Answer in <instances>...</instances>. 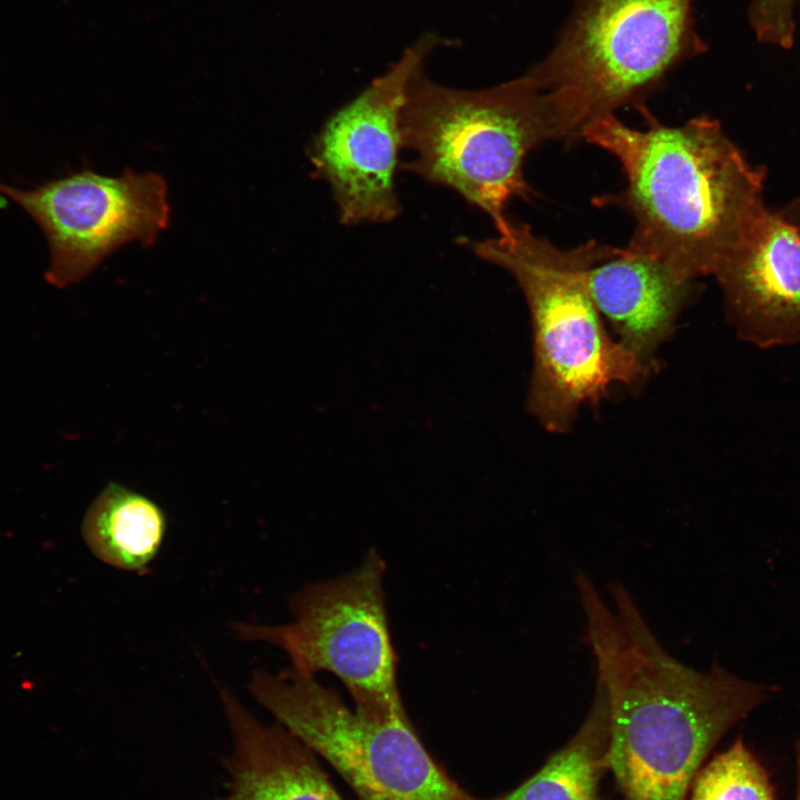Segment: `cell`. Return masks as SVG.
Instances as JSON below:
<instances>
[{
  "label": "cell",
  "instance_id": "cell-14",
  "mask_svg": "<svg viewBox=\"0 0 800 800\" xmlns=\"http://www.w3.org/2000/svg\"><path fill=\"white\" fill-rule=\"evenodd\" d=\"M609 733L607 698L596 683L591 708L573 737L519 787L488 800H602Z\"/></svg>",
  "mask_w": 800,
  "mask_h": 800
},
{
  "label": "cell",
  "instance_id": "cell-6",
  "mask_svg": "<svg viewBox=\"0 0 800 800\" xmlns=\"http://www.w3.org/2000/svg\"><path fill=\"white\" fill-rule=\"evenodd\" d=\"M249 691L294 738L329 762L359 800H482L432 759L407 714L350 708L316 677L257 669Z\"/></svg>",
  "mask_w": 800,
  "mask_h": 800
},
{
  "label": "cell",
  "instance_id": "cell-16",
  "mask_svg": "<svg viewBox=\"0 0 800 800\" xmlns=\"http://www.w3.org/2000/svg\"><path fill=\"white\" fill-rule=\"evenodd\" d=\"M781 212L787 220L800 227V198L784 207Z\"/></svg>",
  "mask_w": 800,
  "mask_h": 800
},
{
  "label": "cell",
  "instance_id": "cell-11",
  "mask_svg": "<svg viewBox=\"0 0 800 800\" xmlns=\"http://www.w3.org/2000/svg\"><path fill=\"white\" fill-rule=\"evenodd\" d=\"M666 262L626 247L587 272V288L618 341L642 361L651 358L673 330L692 290Z\"/></svg>",
  "mask_w": 800,
  "mask_h": 800
},
{
  "label": "cell",
  "instance_id": "cell-13",
  "mask_svg": "<svg viewBox=\"0 0 800 800\" xmlns=\"http://www.w3.org/2000/svg\"><path fill=\"white\" fill-rule=\"evenodd\" d=\"M167 524L156 501L110 482L89 506L81 532L89 550L106 564L143 573L162 548Z\"/></svg>",
  "mask_w": 800,
  "mask_h": 800
},
{
  "label": "cell",
  "instance_id": "cell-15",
  "mask_svg": "<svg viewBox=\"0 0 800 800\" xmlns=\"http://www.w3.org/2000/svg\"><path fill=\"white\" fill-rule=\"evenodd\" d=\"M690 800H774V791L766 770L739 738L700 769Z\"/></svg>",
  "mask_w": 800,
  "mask_h": 800
},
{
  "label": "cell",
  "instance_id": "cell-2",
  "mask_svg": "<svg viewBox=\"0 0 800 800\" xmlns=\"http://www.w3.org/2000/svg\"><path fill=\"white\" fill-rule=\"evenodd\" d=\"M590 649L609 709L608 770L623 800H686L717 742L776 689L718 664L686 666L638 613L604 626Z\"/></svg>",
  "mask_w": 800,
  "mask_h": 800
},
{
  "label": "cell",
  "instance_id": "cell-4",
  "mask_svg": "<svg viewBox=\"0 0 800 800\" xmlns=\"http://www.w3.org/2000/svg\"><path fill=\"white\" fill-rule=\"evenodd\" d=\"M472 249L509 271L526 297L533 333L528 407L544 429L568 431L579 409L597 404L613 383L631 386L651 372L652 364L608 333L587 288L590 267L619 248L589 241L560 249L510 219Z\"/></svg>",
  "mask_w": 800,
  "mask_h": 800
},
{
  "label": "cell",
  "instance_id": "cell-12",
  "mask_svg": "<svg viewBox=\"0 0 800 800\" xmlns=\"http://www.w3.org/2000/svg\"><path fill=\"white\" fill-rule=\"evenodd\" d=\"M221 700L232 749L219 800H343L316 754L282 726L263 724L229 690Z\"/></svg>",
  "mask_w": 800,
  "mask_h": 800
},
{
  "label": "cell",
  "instance_id": "cell-9",
  "mask_svg": "<svg viewBox=\"0 0 800 800\" xmlns=\"http://www.w3.org/2000/svg\"><path fill=\"white\" fill-rule=\"evenodd\" d=\"M0 194L40 227L49 248L46 280L58 288L81 281L121 246H151L170 220L168 186L156 172L126 169L108 177L83 169L32 189L0 182Z\"/></svg>",
  "mask_w": 800,
  "mask_h": 800
},
{
  "label": "cell",
  "instance_id": "cell-3",
  "mask_svg": "<svg viewBox=\"0 0 800 800\" xmlns=\"http://www.w3.org/2000/svg\"><path fill=\"white\" fill-rule=\"evenodd\" d=\"M590 114L571 89L547 90L527 74L501 84L460 90L421 70L408 87L401 111L402 147L413 153L402 169L454 190L487 213L498 233L513 198L531 193L527 154L550 140L581 138Z\"/></svg>",
  "mask_w": 800,
  "mask_h": 800
},
{
  "label": "cell",
  "instance_id": "cell-8",
  "mask_svg": "<svg viewBox=\"0 0 800 800\" xmlns=\"http://www.w3.org/2000/svg\"><path fill=\"white\" fill-rule=\"evenodd\" d=\"M454 46L434 32L420 36L313 136L310 162L329 184L341 223L390 222L400 213L394 179L408 87L433 51Z\"/></svg>",
  "mask_w": 800,
  "mask_h": 800
},
{
  "label": "cell",
  "instance_id": "cell-7",
  "mask_svg": "<svg viewBox=\"0 0 800 800\" xmlns=\"http://www.w3.org/2000/svg\"><path fill=\"white\" fill-rule=\"evenodd\" d=\"M386 563L374 549L358 567L303 587L290 600L293 620L261 626L238 622L242 640L282 649L298 671L328 672L354 707L379 718L406 713L397 680V654L388 624Z\"/></svg>",
  "mask_w": 800,
  "mask_h": 800
},
{
  "label": "cell",
  "instance_id": "cell-10",
  "mask_svg": "<svg viewBox=\"0 0 800 800\" xmlns=\"http://www.w3.org/2000/svg\"><path fill=\"white\" fill-rule=\"evenodd\" d=\"M737 337L761 349L800 341V228L769 210L713 274Z\"/></svg>",
  "mask_w": 800,
  "mask_h": 800
},
{
  "label": "cell",
  "instance_id": "cell-1",
  "mask_svg": "<svg viewBox=\"0 0 800 800\" xmlns=\"http://www.w3.org/2000/svg\"><path fill=\"white\" fill-rule=\"evenodd\" d=\"M643 116L640 130L614 114L583 127L581 138L616 157L627 180L622 192L596 202L632 214L631 249L690 281L714 274L767 211L766 170L750 166L713 119L670 127Z\"/></svg>",
  "mask_w": 800,
  "mask_h": 800
},
{
  "label": "cell",
  "instance_id": "cell-5",
  "mask_svg": "<svg viewBox=\"0 0 800 800\" xmlns=\"http://www.w3.org/2000/svg\"><path fill=\"white\" fill-rule=\"evenodd\" d=\"M704 49L693 0H573L553 48L526 74L542 89L577 91L592 120L643 107L671 71Z\"/></svg>",
  "mask_w": 800,
  "mask_h": 800
},
{
  "label": "cell",
  "instance_id": "cell-17",
  "mask_svg": "<svg viewBox=\"0 0 800 800\" xmlns=\"http://www.w3.org/2000/svg\"><path fill=\"white\" fill-rule=\"evenodd\" d=\"M797 756V800H800V744L796 748Z\"/></svg>",
  "mask_w": 800,
  "mask_h": 800
}]
</instances>
